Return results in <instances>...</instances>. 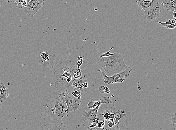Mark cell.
<instances>
[{
    "label": "cell",
    "mask_w": 176,
    "mask_h": 130,
    "mask_svg": "<svg viewBox=\"0 0 176 130\" xmlns=\"http://www.w3.org/2000/svg\"><path fill=\"white\" fill-rule=\"evenodd\" d=\"M41 107H47L46 112L55 127L61 124L62 120L68 114V108L63 93L57 91L47 95L42 100Z\"/></svg>",
    "instance_id": "cell-1"
},
{
    "label": "cell",
    "mask_w": 176,
    "mask_h": 130,
    "mask_svg": "<svg viewBox=\"0 0 176 130\" xmlns=\"http://www.w3.org/2000/svg\"><path fill=\"white\" fill-rule=\"evenodd\" d=\"M105 120H103L101 121L100 122L98 123L97 126V127L100 128V129H106L105 128H104V125H105Z\"/></svg>",
    "instance_id": "cell-23"
},
{
    "label": "cell",
    "mask_w": 176,
    "mask_h": 130,
    "mask_svg": "<svg viewBox=\"0 0 176 130\" xmlns=\"http://www.w3.org/2000/svg\"><path fill=\"white\" fill-rule=\"evenodd\" d=\"M169 22H171V23L173 24L174 26H176V18H174L173 20H169L168 19Z\"/></svg>",
    "instance_id": "cell-27"
},
{
    "label": "cell",
    "mask_w": 176,
    "mask_h": 130,
    "mask_svg": "<svg viewBox=\"0 0 176 130\" xmlns=\"http://www.w3.org/2000/svg\"><path fill=\"white\" fill-rule=\"evenodd\" d=\"M99 118H96L92 120L89 126L88 129H93L94 128H95L97 126L98 123Z\"/></svg>",
    "instance_id": "cell-18"
},
{
    "label": "cell",
    "mask_w": 176,
    "mask_h": 130,
    "mask_svg": "<svg viewBox=\"0 0 176 130\" xmlns=\"http://www.w3.org/2000/svg\"><path fill=\"white\" fill-rule=\"evenodd\" d=\"M83 86L84 87L86 88V89L88 87V83L87 81H85L83 83Z\"/></svg>",
    "instance_id": "cell-29"
},
{
    "label": "cell",
    "mask_w": 176,
    "mask_h": 130,
    "mask_svg": "<svg viewBox=\"0 0 176 130\" xmlns=\"http://www.w3.org/2000/svg\"><path fill=\"white\" fill-rule=\"evenodd\" d=\"M1 80H0V82H1Z\"/></svg>",
    "instance_id": "cell-36"
},
{
    "label": "cell",
    "mask_w": 176,
    "mask_h": 130,
    "mask_svg": "<svg viewBox=\"0 0 176 130\" xmlns=\"http://www.w3.org/2000/svg\"><path fill=\"white\" fill-rule=\"evenodd\" d=\"M72 86H73V87L74 88H76L78 87V86H79V84H78L77 81L76 79H73V81Z\"/></svg>",
    "instance_id": "cell-26"
},
{
    "label": "cell",
    "mask_w": 176,
    "mask_h": 130,
    "mask_svg": "<svg viewBox=\"0 0 176 130\" xmlns=\"http://www.w3.org/2000/svg\"><path fill=\"white\" fill-rule=\"evenodd\" d=\"M100 108L85 109L82 113V119L84 122L90 125L93 120L97 117L98 111Z\"/></svg>",
    "instance_id": "cell-10"
},
{
    "label": "cell",
    "mask_w": 176,
    "mask_h": 130,
    "mask_svg": "<svg viewBox=\"0 0 176 130\" xmlns=\"http://www.w3.org/2000/svg\"><path fill=\"white\" fill-rule=\"evenodd\" d=\"M73 77L74 79H79L82 77V72L81 71L77 69H74L73 72Z\"/></svg>",
    "instance_id": "cell-20"
},
{
    "label": "cell",
    "mask_w": 176,
    "mask_h": 130,
    "mask_svg": "<svg viewBox=\"0 0 176 130\" xmlns=\"http://www.w3.org/2000/svg\"><path fill=\"white\" fill-rule=\"evenodd\" d=\"M25 1H27V4L28 3H29V2H30V1H31V0H25Z\"/></svg>",
    "instance_id": "cell-35"
},
{
    "label": "cell",
    "mask_w": 176,
    "mask_h": 130,
    "mask_svg": "<svg viewBox=\"0 0 176 130\" xmlns=\"http://www.w3.org/2000/svg\"><path fill=\"white\" fill-rule=\"evenodd\" d=\"M132 72L133 69L128 66L124 71L111 77H108L103 72H102V74L104 83L107 84H115L117 83H123L130 75Z\"/></svg>",
    "instance_id": "cell-4"
},
{
    "label": "cell",
    "mask_w": 176,
    "mask_h": 130,
    "mask_svg": "<svg viewBox=\"0 0 176 130\" xmlns=\"http://www.w3.org/2000/svg\"><path fill=\"white\" fill-rule=\"evenodd\" d=\"M15 2L16 7L19 9H22L27 6V3L25 0H17Z\"/></svg>",
    "instance_id": "cell-16"
},
{
    "label": "cell",
    "mask_w": 176,
    "mask_h": 130,
    "mask_svg": "<svg viewBox=\"0 0 176 130\" xmlns=\"http://www.w3.org/2000/svg\"><path fill=\"white\" fill-rule=\"evenodd\" d=\"M10 94V90L5 86L4 83L1 81L0 82V103H2L6 101Z\"/></svg>",
    "instance_id": "cell-11"
},
{
    "label": "cell",
    "mask_w": 176,
    "mask_h": 130,
    "mask_svg": "<svg viewBox=\"0 0 176 130\" xmlns=\"http://www.w3.org/2000/svg\"><path fill=\"white\" fill-rule=\"evenodd\" d=\"M5 1L8 2L10 3L15 2L17 1V0H5Z\"/></svg>",
    "instance_id": "cell-30"
},
{
    "label": "cell",
    "mask_w": 176,
    "mask_h": 130,
    "mask_svg": "<svg viewBox=\"0 0 176 130\" xmlns=\"http://www.w3.org/2000/svg\"><path fill=\"white\" fill-rule=\"evenodd\" d=\"M144 16L149 22L157 19L161 13V6L158 2L144 10Z\"/></svg>",
    "instance_id": "cell-9"
},
{
    "label": "cell",
    "mask_w": 176,
    "mask_h": 130,
    "mask_svg": "<svg viewBox=\"0 0 176 130\" xmlns=\"http://www.w3.org/2000/svg\"><path fill=\"white\" fill-rule=\"evenodd\" d=\"M2 106L1 105V103H0V111L2 110Z\"/></svg>",
    "instance_id": "cell-34"
},
{
    "label": "cell",
    "mask_w": 176,
    "mask_h": 130,
    "mask_svg": "<svg viewBox=\"0 0 176 130\" xmlns=\"http://www.w3.org/2000/svg\"><path fill=\"white\" fill-rule=\"evenodd\" d=\"M141 1L145 2H149L156 3L158 2V0H141Z\"/></svg>",
    "instance_id": "cell-28"
},
{
    "label": "cell",
    "mask_w": 176,
    "mask_h": 130,
    "mask_svg": "<svg viewBox=\"0 0 176 130\" xmlns=\"http://www.w3.org/2000/svg\"><path fill=\"white\" fill-rule=\"evenodd\" d=\"M74 67L70 65L59 67L54 70L53 77L52 78V84L55 91L61 93L67 90L66 88L72 86L73 79V72Z\"/></svg>",
    "instance_id": "cell-2"
},
{
    "label": "cell",
    "mask_w": 176,
    "mask_h": 130,
    "mask_svg": "<svg viewBox=\"0 0 176 130\" xmlns=\"http://www.w3.org/2000/svg\"><path fill=\"white\" fill-rule=\"evenodd\" d=\"M38 59L41 67L48 70L54 69L57 63V58L55 55L48 51L41 52Z\"/></svg>",
    "instance_id": "cell-5"
},
{
    "label": "cell",
    "mask_w": 176,
    "mask_h": 130,
    "mask_svg": "<svg viewBox=\"0 0 176 130\" xmlns=\"http://www.w3.org/2000/svg\"><path fill=\"white\" fill-rule=\"evenodd\" d=\"M3 126L1 124H0V129H3Z\"/></svg>",
    "instance_id": "cell-33"
},
{
    "label": "cell",
    "mask_w": 176,
    "mask_h": 130,
    "mask_svg": "<svg viewBox=\"0 0 176 130\" xmlns=\"http://www.w3.org/2000/svg\"><path fill=\"white\" fill-rule=\"evenodd\" d=\"M135 2L139 8L143 11L146 9L149 8L150 7L152 6L153 5L156 3L151 2H149L143 1H141V0H135Z\"/></svg>",
    "instance_id": "cell-14"
},
{
    "label": "cell",
    "mask_w": 176,
    "mask_h": 130,
    "mask_svg": "<svg viewBox=\"0 0 176 130\" xmlns=\"http://www.w3.org/2000/svg\"><path fill=\"white\" fill-rule=\"evenodd\" d=\"M114 47H111L109 51L108 52H106L104 53L103 54H102V55H101L100 56V58H102V57H107L110 56V55H114L115 54V53H111V50L114 48Z\"/></svg>",
    "instance_id": "cell-22"
},
{
    "label": "cell",
    "mask_w": 176,
    "mask_h": 130,
    "mask_svg": "<svg viewBox=\"0 0 176 130\" xmlns=\"http://www.w3.org/2000/svg\"><path fill=\"white\" fill-rule=\"evenodd\" d=\"M176 10H174V11H173V14H172V16H173L174 18H176Z\"/></svg>",
    "instance_id": "cell-31"
},
{
    "label": "cell",
    "mask_w": 176,
    "mask_h": 130,
    "mask_svg": "<svg viewBox=\"0 0 176 130\" xmlns=\"http://www.w3.org/2000/svg\"><path fill=\"white\" fill-rule=\"evenodd\" d=\"M107 125L108 126V127L110 128L111 129V128H113V129L115 130L116 129V128L115 127V124H114V123L111 122V121H109V122H107Z\"/></svg>",
    "instance_id": "cell-25"
},
{
    "label": "cell",
    "mask_w": 176,
    "mask_h": 130,
    "mask_svg": "<svg viewBox=\"0 0 176 130\" xmlns=\"http://www.w3.org/2000/svg\"><path fill=\"white\" fill-rule=\"evenodd\" d=\"M172 124L173 129L176 130V112H175L172 116Z\"/></svg>",
    "instance_id": "cell-21"
},
{
    "label": "cell",
    "mask_w": 176,
    "mask_h": 130,
    "mask_svg": "<svg viewBox=\"0 0 176 130\" xmlns=\"http://www.w3.org/2000/svg\"><path fill=\"white\" fill-rule=\"evenodd\" d=\"M157 22L158 23L160 24V25H161L163 27H166L167 29H174L176 27V26H174L173 24L171 23L168 20H167L166 22H161L160 21H157Z\"/></svg>",
    "instance_id": "cell-15"
},
{
    "label": "cell",
    "mask_w": 176,
    "mask_h": 130,
    "mask_svg": "<svg viewBox=\"0 0 176 130\" xmlns=\"http://www.w3.org/2000/svg\"><path fill=\"white\" fill-rule=\"evenodd\" d=\"M98 63L108 77L123 71L128 67L122 55L118 53H115L114 55L108 57L100 58Z\"/></svg>",
    "instance_id": "cell-3"
},
{
    "label": "cell",
    "mask_w": 176,
    "mask_h": 130,
    "mask_svg": "<svg viewBox=\"0 0 176 130\" xmlns=\"http://www.w3.org/2000/svg\"><path fill=\"white\" fill-rule=\"evenodd\" d=\"M161 5L165 10L173 11L176 10V0H161Z\"/></svg>",
    "instance_id": "cell-12"
},
{
    "label": "cell",
    "mask_w": 176,
    "mask_h": 130,
    "mask_svg": "<svg viewBox=\"0 0 176 130\" xmlns=\"http://www.w3.org/2000/svg\"><path fill=\"white\" fill-rule=\"evenodd\" d=\"M64 98L68 108L67 113L72 111L77 110L80 108L82 104V99L74 97L71 93H69L68 90L63 91Z\"/></svg>",
    "instance_id": "cell-7"
},
{
    "label": "cell",
    "mask_w": 176,
    "mask_h": 130,
    "mask_svg": "<svg viewBox=\"0 0 176 130\" xmlns=\"http://www.w3.org/2000/svg\"><path fill=\"white\" fill-rule=\"evenodd\" d=\"M95 100L100 102L101 105L102 104H105L111 107L114 106L112 100L109 96L100 95L96 97Z\"/></svg>",
    "instance_id": "cell-13"
},
{
    "label": "cell",
    "mask_w": 176,
    "mask_h": 130,
    "mask_svg": "<svg viewBox=\"0 0 176 130\" xmlns=\"http://www.w3.org/2000/svg\"><path fill=\"white\" fill-rule=\"evenodd\" d=\"M85 62L83 61H79L78 60V61L77 62L76 65L77 66L76 68L79 71H81V69H80V67L83 64H85Z\"/></svg>",
    "instance_id": "cell-24"
},
{
    "label": "cell",
    "mask_w": 176,
    "mask_h": 130,
    "mask_svg": "<svg viewBox=\"0 0 176 130\" xmlns=\"http://www.w3.org/2000/svg\"><path fill=\"white\" fill-rule=\"evenodd\" d=\"M45 2V0H31L27 6L23 8L24 12L28 16L32 18L38 10L43 7Z\"/></svg>",
    "instance_id": "cell-8"
},
{
    "label": "cell",
    "mask_w": 176,
    "mask_h": 130,
    "mask_svg": "<svg viewBox=\"0 0 176 130\" xmlns=\"http://www.w3.org/2000/svg\"><path fill=\"white\" fill-rule=\"evenodd\" d=\"M71 94L73 96L78 98H81L82 95V92L81 90L78 89V88H75L74 90L71 92Z\"/></svg>",
    "instance_id": "cell-17"
},
{
    "label": "cell",
    "mask_w": 176,
    "mask_h": 130,
    "mask_svg": "<svg viewBox=\"0 0 176 130\" xmlns=\"http://www.w3.org/2000/svg\"><path fill=\"white\" fill-rule=\"evenodd\" d=\"M99 91L100 92L102 93H106V94H109L111 92L110 90L107 86L105 85H102L99 88Z\"/></svg>",
    "instance_id": "cell-19"
},
{
    "label": "cell",
    "mask_w": 176,
    "mask_h": 130,
    "mask_svg": "<svg viewBox=\"0 0 176 130\" xmlns=\"http://www.w3.org/2000/svg\"><path fill=\"white\" fill-rule=\"evenodd\" d=\"M115 118L114 123L117 129L126 128L130 124L132 120L131 115L129 112L124 113V110H118L114 112Z\"/></svg>",
    "instance_id": "cell-6"
},
{
    "label": "cell",
    "mask_w": 176,
    "mask_h": 130,
    "mask_svg": "<svg viewBox=\"0 0 176 130\" xmlns=\"http://www.w3.org/2000/svg\"><path fill=\"white\" fill-rule=\"evenodd\" d=\"M78 60H79V61H83V57L82 56H79L78 58Z\"/></svg>",
    "instance_id": "cell-32"
}]
</instances>
